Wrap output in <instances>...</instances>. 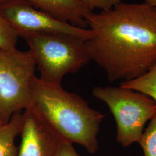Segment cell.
I'll return each mask as SVG.
<instances>
[{
  "mask_svg": "<svg viewBox=\"0 0 156 156\" xmlns=\"http://www.w3.org/2000/svg\"><path fill=\"white\" fill-rule=\"evenodd\" d=\"M93 35L85 42L91 60L109 81L139 78L156 64V8L145 3L121 2L86 16Z\"/></svg>",
  "mask_w": 156,
  "mask_h": 156,
  "instance_id": "1",
  "label": "cell"
},
{
  "mask_svg": "<svg viewBox=\"0 0 156 156\" xmlns=\"http://www.w3.org/2000/svg\"><path fill=\"white\" fill-rule=\"evenodd\" d=\"M31 93L30 107L63 141L81 145L90 154L98 151L104 114L62 85L48 83L36 76L31 82Z\"/></svg>",
  "mask_w": 156,
  "mask_h": 156,
  "instance_id": "2",
  "label": "cell"
},
{
  "mask_svg": "<svg viewBox=\"0 0 156 156\" xmlns=\"http://www.w3.org/2000/svg\"><path fill=\"white\" fill-rule=\"evenodd\" d=\"M39 78L48 83L62 85L64 76L77 72L91 58L85 41L62 34H41L26 38Z\"/></svg>",
  "mask_w": 156,
  "mask_h": 156,
  "instance_id": "3",
  "label": "cell"
},
{
  "mask_svg": "<svg viewBox=\"0 0 156 156\" xmlns=\"http://www.w3.org/2000/svg\"><path fill=\"white\" fill-rule=\"evenodd\" d=\"M92 94L108 106L116 123V140L124 147L140 142L145 124L156 115V102L133 90L99 86Z\"/></svg>",
  "mask_w": 156,
  "mask_h": 156,
  "instance_id": "4",
  "label": "cell"
},
{
  "mask_svg": "<svg viewBox=\"0 0 156 156\" xmlns=\"http://www.w3.org/2000/svg\"><path fill=\"white\" fill-rule=\"evenodd\" d=\"M36 68L30 50L0 49V118L3 124L31 106V82Z\"/></svg>",
  "mask_w": 156,
  "mask_h": 156,
  "instance_id": "5",
  "label": "cell"
},
{
  "mask_svg": "<svg viewBox=\"0 0 156 156\" xmlns=\"http://www.w3.org/2000/svg\"><path fill=\"white\" fill-rule=\"evenodd\" d=\"M0 13L19 37L41 34H62L86 41L93 33L90 28L73 26L34 7L27 0H9L0 3Z\"/></svg>",
  "mask_w": 156,
  "mask_h": 156,
  "instance_id": "6",
  "label": "cell"
},
{
  "mask_svg": "<svg viewBox=\"0 0 156 156\" xmlns=\"http://www.w3.org/2000/svg\"><path fill=\"white\" fill-rule=\"evenodd\" d=\"M17 156H55L63 140L31 107L23 112Z\"/></svg>",
  "mask_w": 156,
  "mask_h": 156,
  "instance_id": "7",
  "label": "cell"
},
{
  "mask_svg": "<svg viewBox=\"0 0 156 156\" xmlns=\"http://www.w3.org/2000/svg\"><path fill=\"white\" fill-rule=\"evenodd\" d=\"M9 0H0L2 3ZM36 8L73 26L87 28L86 15L91 11L80 0H27Z\"/></svg>",
  "mask_w": 156,
  "mask_h": 156,
  "instance_id": "8",
  "label": "cell"
},
{
  "mask_svg": "<svg viewBox=\"0 0 156 156\" xmlns=\"http://www.w3.org/2000/svg\"><path fill=\"white\" fill-rule=\"evenodd\" d=\"M22 111L15 113L8 123L0 126V156H17L18 147L15 140L20 133Z\"/></svg>",
  "mask_w": 156,
  "mask_h": 156,
  "instance_id": "9",
  "label": "cell"
},
{
  "mask_svg": "<svg viewBox=\"0 0 156 156\" xmlns=\"http://www.w3.org/2000/svg\"><path fill=\"white\" fill-rule=\"evenodd\" d=\"M119 86L143 93L156 102V64L144 75L131 80L122 82Z\"/></svg>",
  "mask_w": 156,
  "mask_h": 156,
  "instance_id": "10",
  "label": "cell"
},
{
  "mask_svg": "<svg viewBox=\"0 0 156 156\" xmlns=\"http://www.w3.org/2000/svg\"><path fill=\"white\" fill-rule=\"evenodd\" d=\"M144 156H156V115L151 120L138 142Z\"/></svg>",
  "mask_w": 156,
  "mask_h": 156,
  "instance_id": "11",
  "label": "cell"
},
{
  "mask_svg": "<svg viewBox=\"0 0 156 156\" xmlns=\"http://www.w3.org/2000/svg\"><path fill=\"white\" fill-rule=\"evenodd\" d=\"M19 36L0 13V49L16 48Z\"/></svg>",
  "mask_w": 156,
  "mask_h": 156,
  "instance_id": "12",
  "label": "cell"
},
{
  "mask_svg": "<svg viewBox=\"0 0 156 156\" xmlns=\"http://www.w3.org/2000/svg\"><path fill=\"white\" fill-rule=\"evenodd\" d=\"M89 11L98 9L101 11L112 9L122 2V0H80Z\"/></svg>",
  "mask_w": 156,
  "mask_h": 156,
  "instance_id": "13",
  "label": "cell"
},
{
  "mask_svg": "<svg viewBox=\"0 0 156 156\" xmlns=\"http://www.w3.org/2000/svg\"><path fill=\"white\" fill-rule=\"evenodd\" d=\"M55 156H81L75 149L72 144L63 141L57 151Z\"/></svg>",
  "mask_w": 156,
  "mask_h": 156,
  "instance_id": "14",
  "label": "cell"
},
{
  "mask_svg": "<svg viewBox=\"0 0 156 156\" xmlns=\"http://www.w3.org/2000/svg\"><path fill=\"white\" fill-rule=\"evenodd\" d=\"M145 2L156 8V0H145Z\"/></svg>",
  "mask_w": 156,
  "mask_h": 156,
  "instance_id": "15",
  "label": "cell"
},
{
  "mask_svg": "<svg viewBox=\"0 0 156 156\" xmlns=\"http://www.w3.org/2000/svg\"><path fill=\"white\" fill-rule=\"evenodd\" d=\"M2 124H3V123H2V120H1V119L0 118V126L2 125Z\"/></svg>",
  "mask_w": 156,
  "mask_h": 156,
  "instance_id": "16",
  "label": "cell"
}]
</instances>
